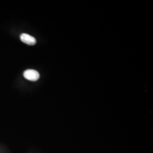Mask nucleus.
I'll list each match as a JSON object with an SVG mask.
<instances>
[{
	"label": "nucleus",
	"mask_w": 153,
	"mask_h": 153,
	"mask_svg": "<svg viewBox=\"0 0 153 153\" xmlns=\"http://www.w3.org/2000/svg\"><path fill=\"white\" fill-rule=\"evenodd\" d=\"M23 76L29 81H36L40 77L38 71L33 69H28L23 73Z\"/></svg>",
	"instance_id": "f257e3e1"
},
{
	"label": "nucleus",
	"mask_w": 153,
	"mask_h": 153,
	"mask_svg": "<svg viewBox=\"0 0 153 153\" xmlns=\"http://www.w3.org/2000/svg\"><path fill=\"white\" fill-rule=\"evenodd\" d=\"M20 38L23 43L29 45H33L36 43L35 38L27 33H22Z\"/></svg>",
	"instance_id": "f03ea898"
}]
</instances>
